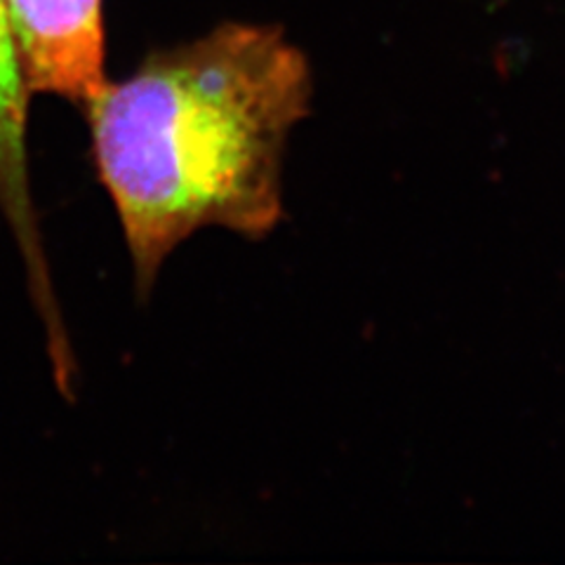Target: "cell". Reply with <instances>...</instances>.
<instances>
[{"label":"cell","mask_w":565,"mask_h":565,"mask_svg":"<svg viewBox=\"0 0 565 565\" xmlns=\"http://www.w3.org/2000/svg\"><path fill=\"white\" fill-rule=\"evenodd\" d=\"M31 95L85 111L106 87L102 0H3Z\"/></svg>","instance_id":"2"},{"label":"cell","mask_w":565,"mask_h":565,"mask_svg":"<svg viewBox=\"0 0 565 565\" xmlns=\"http://www.w3.org/2000/svg\"><path fill=\"white\" fill-rule=\"evenodd\" d=\"M311 71L278 26L228 22L158 50L83 111L97 177L147 297L201 228L267 238L282 217V156L309 114Z\"/></svg>","instance_id":"1"},{"label":"cell","mask_w":565,"mask_h":565,"mask_svg":"<svg viewBox=\"0 0 565 565\" xmlns=\"http://www.w3.org/2000/svg\"><path fill=\"white\" fill-rule=\"evenodd\" d=\"M29 87L17 55L6 6L0 0V212L20 247L29 278L31 297L41 321L52 323L60 318V305L45 259L39 215L31 199L26 120Z\"/></svg>","instance_id":"3"}]
</instances>
